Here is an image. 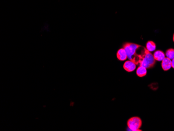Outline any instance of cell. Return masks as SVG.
<instances>
[{
	"label": "cell",
	"instance_id": "obj_8",
	"mask_svg": "<svg viewBox=\"0 0 174 131\" xmlns=\"http://www.w3.org/2000/svg\"><path fill=\"white\" fill-rule=\"evenodd\" d=\"M147 73V68L143 67L140 66L137 69L136 71L137 75L139 77H143L145 76Z\"/></svg>",
	"mask_w": 174,
	"mask_h": 131
},
{
	"label": "cell",
	"instance_id": "obj_12",
	"mask_svg": "<svg viewBox=\"0 0 174 131\" xmlns=\"http://www.w3.org/2000/svg\"><path fill=\"white\" fill-rule=\"evenodd\" d=\"M173 41H174V35H173Z\"/></svg>",
	"mask_w": 174,
	"mask_h": 131
},
{
	"label": "cell",
	"instance_id": "obj_10",
	"mask_svg": "<svg viewBox=\"0 0 174 131\" xmlns=\"http://www.w3.org/2000/svg\"><path fill=\"white\" fill-rule=\"evenodd\" d=\"M166 56L167 58L173 60L174 58V49H168L166 52Z\"/></svg>",
	"mask_w": 174,
	"mask_h": 131
},
{
	"label": "cell",
	"instance_id": "obj_9",
	"mask_svg": "<svg viewBox=\"0 0 174 131\" xmlns=\"http://www.w3.org/2000/svg\"><path fill=\"white\" fill-rule=\"evenodd\" d=\"M146 49L149 52H152L156 49V44L153 41H148L146 45Z\"/></svg>",
	"mask_w": 174,
	"mask_h": 131
},
{
	"label": "cell",
	"instance_id": "obj_5",
	"mask_svg": "<svg viewBox=\"0 0 174 131\" xmlns=\"http://www.w3.org/2000/svg\"><path fill=\"white\" fill-rule=\"evenodd\" d=\"M162 67L163 70L167 71L171 69V60L168 58H165L162 61Z\"/></svg>",
	"mask_w": 174,
	"mask_h": 131
},
{
	"label": "cell",
	"instance_id": "obj_6",
	"mask_svg": "<svg viewBox=\"0 0 174 131\" xmlns=\"http://www.w3.org/2000/svg\"><path fill=\"white\" fill-rule=\"evenodd\" d=\"M117 57L120 61H125L127 58V55L124 48L120 49L117 53Z\"/></svg>",
	"mask_w": 174,
	"mask_h": 131
},
{
	"label": "cell",
	"instance_id": "obj_11",
	"mask_svg": "<svg viewBox=\"0 0 174 131\" xmlns=\"http://www.w3.org/2000/svg\"><path fill=\"white\" fill-rule=\"evenodd\" d=\"M171 67L174 69V58L171 60Z\"/></svg>",
	"mask_w": 174,
	"mask_h": 131
},
{
	"label": "cell",
	"instance_id": "obj_1",
	"mask_svg": "<svg viewBox=\"0 0 174 131\" xmlns=\"http://www.w3.org/2000/svg\"><path fill=\"white\" fill-rule=\"evenodd\" d=\"M138 64L140 66L145 67V68H151L154 67L155 63V60L153 55L147 49L143 48L140 54H138Z\"/></svg>",
	"mask_w": 174,
	"mask_h": 131
},
{
	"label": "cell",
	"instance_id": "obj_3",
	"mask_svg": "<svg viewBox=\"0 0 174 131\" xmlns=\"http://www.w3.org/2000/svg\"><path fill=\"white\" fill-rule=\"evenodd\" d=\"M127 125L131 131H141L139 129L142 125V121L139 117H132L128 120Z\"/></svg>",
	"mask_w": 174,
	"mask_h": 131
},
{
	"label": "cell",
	"instance_id": "obj_4",
	"mask_svg": "<svg viewBox=\"0 0 174 131\" xmlns=\"http://www.w3.org/2000/svg\"><path fill=\"white\" fill-rule=\"evenodd\" d=\"M124 69L126 70L127 72H131L134 71V70L136 68V64L131 60L127 61L125 62L124 64Z\"/></svg>",
	"mask_w": 174,
	"mask_h": 131
},
{
	"label": "cell",
	"instance_id": "obj_7",
	"mask_svg": "<svg viewBox=\"0 0 174 131\" xmlns=\"http://www.w3.org/2000/svg\"><path fill=\"white\" fill-rule=\"evenodd\" d=\"M153 56L155 60L158 61H162L163 59L165 58V54L162 51L157 50L154 52Z\"/></svg>",
	"mask_w": 174,
	"mask_h": 131
},
{
	"label": "cell",
	"instance_id": "obj_2",
	"mask_svg": "<svg viewBox=\"0 0 174 131\" xmlns=\"http://www.w3.org/2000/svg\"><path fill=\"white\" fill-rule=\"evenodd\" d=\"M140 47L138 44L133 43H126L124 45V49L127 53V58L134 62L137 65L138 61L137 51Z\"/></svg>",
	"mask_w": 174,
	"mask_h": 131
}]
</instances>
